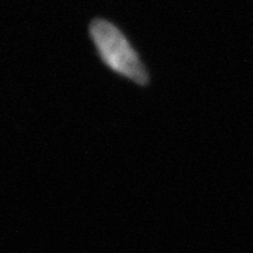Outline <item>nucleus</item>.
<instances>
[{"mask_svg": "<svg viewBox=\"0 0 253 253\" xmlns=\"http://www.w3.org/2000/svg\"><path fill=\"white\" fill-rule=\"evenodd\" d=\"M89 37L97 55L110 71L138 86L149 84L145 65L116 25L107 19H94L89 25Z\"/></svg>", "mask_w": 253, "mask_h": 253, "instance_id": "nucleus-1", "label": "nucleus"}]
</instances>
